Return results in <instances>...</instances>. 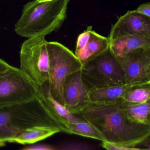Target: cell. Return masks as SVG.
<instances>
[{
    "label": "cell",
    "mask_w": 150,
    "mask_h": 150,
    "mask_svg": "<svg viewBox=\"0 0 150 150\" xmlns=\"http://www.w3.org/2000/svg\"><path fill=\"white\" fill-rule=\"evenodd\" d=\"M64 106L76 116L90 102L88 90L82 80L81 70L67 78L64 88Z\"/></svg>",
    "instance_id": "9"
},
{
    "label": "cell",
    "mask_w": 150,
    "mask_h": 150,
    "mask_svg": "<svg viewBox=\"0 0 150 150\" xmlns=\"http://www.w3.org/2000/svg\"><path fill=\"white\" fill-rule=\"evenodd\" d=\"M92 28L91 26L88 27L86 30L81 34L78 37L77 44L75 51V55H77L86 45L90 37V32Z\"/></svg>",
    "instance_id": "19"
},
{
    "label": "cell",
    "mask_w": 150,
    "mask_h": 150,
    "mask_svg": "<svg viewBox=\"0 0 150 150\" xmlns=\"http://www.w3.org/2000/svg\"><path fill=\"white\" fill-rule=\"evenodd\" d=\"M43 127H57L65 132L40 89L33 100L0 108V140L11 142L24 131Z\"/></svg>",
    "instance_id": "2"
},
{
    "label": "cell",
    "mask_w": 150,
    "mask_h": 150,
    "mask_svg": "<svg viewBox=\"0 0 150 150\" xmlns=\"http://www.w3.org/2000/svg\"><path fill=\"white\" fill-rule=\"evenodd\" d=\"M81 75L88 90L125 83L122 67L109 47L82 65Z\"/></svg>",
    "instance_id": "5"
},
{
    "label": "cell",
    "mask_w": 150,
    "mask_h": 150,
    "mask_svg": "<svg viewBox=\"0 0 150 150\" xmlns=\"http://www.w3.org/2000/svg\"><path fill=\"white\" fill-rule=\"evenodd\" d=\"M5 143H6V142H4V141L0 140V147H1V146H5Z\"/></svg>",
    "instance_id": "25"
},
{
    "label": "cell",
    "mask_w": 150,
    "mask_h": 150,
    "mask_svg": "<svg viewBox=\"0 0 150 150\" xmlns=\"http://www.w3.org/2000/svg\"><path fill=\"white\" fill-rule=\"evenodd\" d=\"M11 66L0 59V74L10 68Z\"/></svg>",
    "instance_id": "23"
},
{
    "label": "cell",
    "mask_w": 150,
    "mask_h": 150,
    "mask_svg": "<svg viewBox=\"0 0 150 150\" xmlns=\"http://www.w3.org/2000/svg\"><path fill=\"white\" fill-rule=\"evenodd\" d=\"M116 58L126 84L150 82V46L136 49Z\"/></svg>",
    "instance_id": "8"
},
{
    "label": "cell",
    "mask_w": 150,
    "mask_h": 150,
    "mask_svg": "<svg viewBox=\"0 0 150 150\" xmlns=\"http://www.w3.org/2000/svg\"><path fill=\"white\" fill-rule=\"evenodd\" d=\"M127 35L150 36V17L135 12H128L119 17L112 26L109 40Z\"/></svg>",
    "instance_id": "10"
},
{
    "label": "cell",
    "mask_w": 150,
    "mask_h": 150,
    "mask_svg": "<svg viewBox=\"0 0 150 150\" xmlns=\"http://www.w3.org/2000/svg\"><path fill=\"white\" fill-rule=\"evenodd\" d=\"M52 1V0H36L37 2L41 3V2H47V1Z\"/></svg>",
    "instance_id": "24"
},
{
    "label": "cell",
    "mask_w": 150,
    "mask_h": 150,
    "mask_svg": "<svg viewBox=\"0 0 150 150\" xmlns=\"http://www.w3.org/2000/svg\"><path fill=\"white\" fill-rule=\"evenodd\" d=\"M121 101L90 102L76 116L94 127L105 141L142 150L137 146L149 145L150 125L131 121L121 107Z\"/></svg>",
    "instance_id": "1"
},
{
    "label": "cell",
    "mask_w": 150,
    "mask_h": 150,
    "mask_svg": "<svg viewBox=\"0 0 150 150\" xmlns=\"http://www.w3.org/2000/svg\"><path fill=\"white\" fill-rule=\"evenodd\" d=\"M101 146L103 148L108 150H133L130 147L122 146L107 141H102Z\"/></svg>",
    "instance_id": "21"
},
{
    "label": "cell",
    "mask_w": 150,
    "mask_h": 150,
    "mask_svg": "<svg viewBox=\"0 0 150 150\" xmlns=\"http://www.w3.org/2000/svg\"><path fill=\"white\" fill-rule=\"evenodd\" d=\"M67 128L69 134H76L101 141H105V139L99 131L84 120L79 122L69 121L67 123Z\"/></svg>",
    "instance_id": "16"
},
{
    "label": "cell",
    "mask_w": 150,
    "mask_h": 150,
    "mask_svg": "<svg viewBox=\"0 0 150 150\" xmlns=\"http://www.w3.org/2000/svg\"><path fill=\"white\" fill-rule=\"evenodd\" d=\"M150 85L139 87L132 89L125 95L122 100L133 103H141L150 100Z\"/></svg>",
    "instance_id": "17"
},
{
    "label": "cell",
    "mask_w": 150,
    "mask_h": 150,
    "mask_svg": "<svg viewBox=\"0 0 150 150\" xmlns=\"http://www.w3.org/2000/svg\"><path fill=\"white\" fill-rule=\"evenodd\" d=\"M61 132L59 128L53 127H38L26 130L16 136L11 142L22 144H34Z\"/></svg>",
    "instance_id": "15"
},
{
    "label": "cell",
    "mask_w": 150,
    "mask_h": 150,
    "mask_svg": "<svg viewBox=\"0 0 150 150\" xmlns=\"http://www.w3.org/2000/svg\"><path fill=\"white\" fill-rule=\"evenodd\" d=\"M150 85V82L132 84L125 83L90 88L88 90V96L91 102L113 101L122 99L128 92L133 88Z\"/></svg>",
    "instance_id": "11"
},
{
    "label": "cell",
    "mask_w": 150,
    "mask_h": 150,
    "mask_svg": "<svg viewBox=\"0 0 150 150\" xmlns=\"http://www.w3.org/2000/svg\"><path fill=\"white\" fill-rule=\"evenodd\" d=\"M49 59L48 88L52 97L64 104V88L68 76L81 70L82 64L71 51L57 42L47 43Z\"/></svg>",
    "instance_id": "4"
},
{
    "label": "cell",
    "mask_w": 150,
    "mask_h": 150,
    "mask_svg": "<svg viewBox=\"0 0 150 150\" xmlns=\"http://www.w3.org/2000/svg\"><path fill=\"white\" fill-rule=\"evenodd\" d=\"M135 12L147 17H150V3L146 2L140 5L136 10Z\"/></svg>",
    "instance_id": "22"
},
{
    "label": "cell",
    "mask_w": 150,
    "mask_h": 150,
    "mask_svg": "<svg viewBox=\"0 0 150 150\" xmlns=\"http://www.w3.org/2000/svg\"><path fill=\"white\" fill-rule=\"evenodd\" d=\"M109 48L116 57H122L142 47H150V36L127 35L109 40Z\"/></svg>",
    "instance_id": "12"
},
{
    "label": "cell",
    "mask_w": 150,
    "mask_h": 150,
    "mask_svg": "<svg viewBox=\"0 0 150 150\" xmlns=\"http://www.w3.org/2000/svg\"><path fill=\"white\" fill-rule=\"evenodd\" d=\"M45 37L36 36L23 42L20 51L19 69L38 87L47 82L49 59Z\"/></svg>",
    "instance_id": "6"
},
{
    "label": "cell",
    "mask_w": 150,
    "mask_h": 150,
    "mask_svg": "<svg viewBox=\"0 0 150 150\" xmlns=\"http://www.w3.org/2000/svg\"><path fill=\"white\" fill-rule=\"evenodd\" d=\"M23 150H57V146L47 144H38L28 146L22 148Z\"/></svg>",
    "instance_id": "20"
},
{
    "label": "cell",
    "mask_w": 150,
    "mask_h": 150,
    "mask_svg": "<svg viewBox=\"0 0 150 150\" xmlns=\"http://www.w3.org/2000/svg\"><path fill=\"white\" fill-rule=\"evenodd\" d=\"M121 105L131 121L150 125V100L144 103H133L124 101L122 99Z\"/></svg>",
    "instance_id": "14"
},
{
    "label": "cell",
    "mask_w": 150,
    "mask_h": 150,
    "mask_svg": "<svg viewBox=\"0 0 150 150\" xmlns=\"http://www.w3.org/2000/svg\"><path fill=\"white\" fill-rule=\"evenodd\" d=\"M57 150H88L95 149V146L91 144L78 142H69L64 143L57 146Z\"/></svg>",
    "instance_id": "18"
},
{
    "label": "cell",
    "mask_w": 150,
    "mask_h": 150,
    "mask_svg": "<svg viewBox=\"0 0 150 150\" xmlns=\"http://www.w3.org/2000/svg\"><path fill=\"white\" fill-rule=\"evenodd\" d=\"M39 88L20 69L11 66L0 74V108L37 97Z\"/></svg>",
    "instance_id": "7"
},
{
    "label": "cell",
    "mask_w": 150,
    "mask_h": 150,
    "mask_svg": "<svg viewBox=\"0 0 150 150\" xmlns=\"http://www.w3.org/2000/svg\"><path fill=\"white\" fill-rule=\"evenodd\" d=\"M108 37L103 36L91 30L90 37L85 47L76 55L82 65L90 59L97 57L109 47Z\"/></svg>",
    "instance_id": "13"
},
{
    "label": "cell",
    "mask_w": 150,
    "mask_h": 150,
    "mask_svg": "<svg viewBox=\"0 0 150 150\" xmlns=\"http://www.w3.org/2000/svg\"><path fill=\"white\" fill-rule=\"evenodd\" d=\"M70 0H52L45 2L30 1L23 7L15 31L22 37L43 36L57 31L67 18Z\"/></svg>",
    "instance_id": "3"
}]
</instances>
